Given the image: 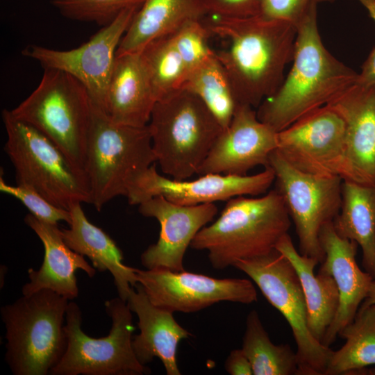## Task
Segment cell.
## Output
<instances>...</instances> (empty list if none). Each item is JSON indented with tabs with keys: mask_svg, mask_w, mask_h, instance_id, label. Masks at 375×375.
<instances>
[{
	"mask_svg": "<svg viewBox=\"0 0 375 375\" xmlns=\"http://www.w3.org/2000/svg\"><path fill=\"white\" fill-rule=\"evenodd\" d=\"M210 35L228 42L215 51L232 87L237 105L258 108L282 84L287 65L294 58L297 28L261 16L212 17L205 23Z\"/></svg>",
	"mask_w": 375,
	"mask_h": 375,
	"instance_id": "obj_1",
	"label": "cell"
},
{
	"mask_svg": "<svg viewBox=\"0 0 375 375\" xmlns=\"http://www.w3.org/2000/svg\"><path fill=\"white\" fill-rule=\"evenodd\" d=\"M313 6L297 26L292 65L277 91L258 107V119L276 132L323 107L356 83L358 73L324 45Z\"/></svg>",
	"mask_w": 375,
	"mask_h": 375,
	"instance_id": "obj_2",
	"label": "cell"
},
{
	"mask_svg": "<svg viewBox=\"0 0 375 375\" xmlns=\"http://www.w3.org/2000/svg\"><path fill=\"white\" fill-rule=\"evenodd\" d=\"M156 162L148 125L116 123L92 102L84 168L90 204L99 211L118 196L128 199Z\"/></svg>",
	"mask_w": 375,
	"mask_h": 375,
	"instance_id": "obj_3",
	"label": "cell"
},
{
	"mask_svg": "<svg viewBox=\"0 0 375 375\" xmlns=\"http://www.w3.org/2000/svg\"><path fill=\"white\" fill-rule=\"evenodd\" d=\"M290 226V217L276 189L258 198L235 197L228 200L213 223L198 232L190 247L206 251L212 267L223 269L272 252Z\"/></svg>",
	"mask_w": 375,
	"mask_h": 375,
	"instance_id": "obj_4",
	"label": "cell"
},
{
	"mask_svg": "<svg viewBox=\"0 0 375 375\" xmlns=\"http://www.w3.org/2000/svg\"><path fill=\"white\" fill-rule=\"evenodd\" d=\"M69 302L51 290H41L1 308L5 359L13 374H50L66 350Z\"/></svg>",
	"mask_w": 375,
	"mask_h": 375,
	"instance_id": "obj_5",
	"label": "cell"
},
{
	"mask_svg": "<svg viewBox=\"0 0 375 375\" xmlns=\"http://www.w3.org/2000/svg\"><path fill=\"white\" fill-rule=\"evenodd\" d=\"M148 126L156 162L176 181L197 174L224 130L201 99L183 89L156 103Z\"/></svg>",
	"mask_w": 375,
	"mask_h": 375,
	"instance_id": "obj_6",
	"label": "cell"
},
{
	"mask_svg": "<svg viewBox=\"0 0 375 375\" xmlns=\"http://www.w3.org/2000/svg\"><path fill=\"white\" fill-rule=\"evenodd\" d=\"M7 140L4 151L15 170L17 185L29 187L52 204L69 210L90 203L87 178L49 138L33 126L2 111Z\"/></svg>",
	"mask_w": 375,
	"mask_h": 375,
	"instance_id": "obj_7",
	"label": "cell"
},
{
	"mask_svg": "<svg viewBox=\"0 0 375 375\" xmlns=\"http://www.w3.org/2000/svg\"><path fill=\"white\" fill-rule=\"evenodd\" d=\"M44 69L38 87L10 111L16 118L49 138L85 175V158L92 115L90 94L69 74Z\"/></svg>",
	"mask_w": 375,
	"mask_h": 375,
	"instance_id": "obj_8",
	"label": "cell"
},
{
	"mask_svg": "<svg viewBox=\"0 0 375 375\" xmlns=\"http://www.w3.org/2000/svg\"><path fill=\"white\" fill-rule=\"evenodd\" d=\"M111 318L108 335L94 338L81 328L79 306L69 301L65 316L67 344L51 375H143L151 373L137 358L133 348L132 311L126 301L115 297L105 302Z\"/></svg>",
	"mask_w": 375,
	"mask_h": 375,
	"instance_id": "obj_9",
	"label": "cell"
},
{
	"mask_svg": "<svg viewBox=\"0 0 375 375\" xmlns=\"http://www.w3.org/2000/svg\"><path fill=\"white\" fill-rule=\"evenodd\" d=\"M233 267L245 273L289 324L297 344L299 375H324L333 350L312 335L300 279L290 260L276 249Z\"/></svg>",
	"mask_w": 375,
	"mask_h": 375,
	"instance_id": "obj_10",
	"label": "cell"
},
{
	"mask_svg": "<svg viewBox=\"0 0 375 375\" xmlns=\"http://www.w3.org/2000/svg\"><path fill=\"white\" fill-rule=\"evenodd\" d=\"M268 166L274 172L275 189L294 224L299 253L322 262L325 253L319 233L340 212L343 179L303 172L285 161L276 149L270 155Z\"/></svg>",
	"mask_w": 375,
	"mask_h": 375,
	"instance_id": "obj_11",
	"label": "cell"
},
{
	"mask_svg": "<svg viewBox=\"0 0 375 375\" xmlns=\"http://www.w3.org/2000/svg\"><path fill=\"white\" fill-rule=\"evenodd\" d=\"M277 142L276 151L294 168L349 181L345 124L328 105L278 132Z\"/></svg>",
	"mask_w": 375,
	"mask_h": 375,
	"instance_id": "obj_12",
	"label": "cell"
},
{
	"mask_svg": "<svg viewBox=\"0 0 375 375\" xmlns=\"http://www.w3.org/2000/svg\"><path fill=\"white\" fill-rule=\"evenodd\" d=\"M139 8L123 10L102 26L88 41L69 50H57L30 44L22 54L38 61L44 69L65 72L87 89L92 103L105 110L108 83L122 38Z\"/></svg>",
	"mask_w": 375,
	"mask_h": 375,
	"instance_id": "obj_13",
	"label": "cell"
},
{
	"mask_svg": "<svg viewBox=\"0 0 375 375\" xmlns=\"http://www.w3.org/2000/svg\"><path fill=\"white\" fill-rule=\"evenodd\" d=\"M151 302L172 312H194L221 301L249 304L257 301L256 290L247 278H217L164 268L136 269Z\"/></svg>",
	"mask_w": 375,
	"mask_h": 375,
	"instance_id": "obj_14",
	"label": "cell"
},
{
	"mask_svg": "<svg viewBox=\"0 0 375 375\" xmlns=\"http://www.w3.org/2000/svg\"><path fill=\"white\" fill-rule=\"evenodd\" d=\"M201 176L192 181H176L160 175L153 165L139 180L128 198V203L139 205L158 195L185 206L228 201L235 197L264 193L275 181V174L270 166L251 176L222 174Z\"/></svg>",
	"mask_w": 375,
	"mask_h": 375,
	"instance_id": "obj_15",
	"label": "cell"
},
{
	"mask_svg": "<svg viewBox=\"0 0 375 375\" xmlns=\"http://www.w3.org/2000/svg\"><path fill=\"white\" fill-rule=\"evenodd\" d=\"M277 133L261 122L253 108L237 105L229 125L219 135L197 174L244 176L259 165H269L277 149Z\"/></svg>",
	"mask_w": 375,
	"mask_h": 375,
	"instance_id": "obj_16",
	"label": "cell"
},
{
	"mask_svg": "<svg viewBox=\"0 0 375 375\" xmlns=\"http://www.w3.org/2000/svg\"><path fill=\"white\" fill-rule=\"evenodd\" d=\"M138 206L142 215L155 218L160 226L157 242L141 254L142 265L147 269L164 268L176 272L184 270L183 258L188 247L218 211L213 203L180 205L162 195Z\"/></svg>",
	"mask_w": 375,
	"mask_h": 375,
	"instance_id": "obj_17",
	"label": "cell"
},
{
	"mask_svg": "<svg viewBox=\"0 0 375 375\" xmlns=\"http://www.w3.org/2000/svg\"><path fill=\"white\" fill-rule=\"evenodd\" d=\"M319 242L325 258L319 270L332 276L340 295L336 315L322 341L324 345L329 347L340 331L353 320L374 278L369 273L362 271L356 262L358 244L340 237L333 222L322 228Z\"/></svg>",
	"mask_w": 375,
	"mask_h": 375,
	"instance_id": "obj_18",
	"label": "cell"
},
{
	"mask_svg": "<svg viewBox=\"0 0 375 375\" xmlns=\"http://www.w3.org/2000/svg\"><path fill=\"white\" fill-rule=\"evenodd\" d=\"M327 105L345 124L349 181L375 186V85L356 83Z\"/></svg>",
	"mask_w": 375,
	"mask_h": 375,
	"instance_id": "obj_19",
	"label": "cell"
},
{
	"mask_svg": "<svg viewBox=\"0 0 375 375\" xmlns=\"http://www.w3.org/2000/svg\"><path fill=\"white\" fill-rule=\"evenodd\" d=\"M24 222L43 244L44 256L40 269H28L29 281L23 285L22 294L51 290L72 301L78 295L76 271L81 269L93 278L96 269L86 261L85 256L67 245L57 224L45 222L31 213L25 216Z\"/></svg>",
	"mask_w": 375,
	"mask_h": 375,
	"instance_id": "obj_20",
	"label": "cell"
},
{
	"mask_svg": "<svg viewBox=\"0 0 375 375\" xmlns=\"http://www.w3.org/2000/svg\"><path fill=\"white\" fill-rule=\"evenodd\" d=\"M126 302L138 317L140 333L133 337L132 342L138 360L146 365L158 358L167 375H180L178 345L192 333L175 320L174 312L153 304L139 283L131 289Z\"/></svg>",
	"mask_w": 375,
	"mask_h": 375,
	"instance_id": "obj_21",
	"label": "cell"
},
{
	"mask_svg": "<svg viewBox=\"0 0 375 375\" xmlns=\"http://www.w3.org/2000/svg\"><path fill=\"white\" fill-rule=\"evenodd\" d=\"M157 102L141 53L116 55L105 111L116 123L147 126Z\"/></svg>",
	"mask_w": 375,
	"mask_h": 375,
	"instance_id": "obj_22",
	"label": "cell"
},
{
	"mask_svg": "<svg viewBox=\"0 0 375 375\" xmlns=\"http://www.w3.org/2000/svg\"><path fill=\"white\" fill-rule=\"evenodd\" d=\"M81 204L76 202L70 206L69 228H60L62 239L73 251L88 257L96 270L108 271L112 276L118 297L126 301L138 283L136 268L123 263L121 249L109 235L88 220Z\"/></svg>",
	"mask_w": 375,
	"mask_h": 375,
	"instance_id": "obj_23",
	"label": "cell"
},
{
	"mask_svg": "<svg viewBox=\"0 0 375 375\" xmlns=\"http://www.w3.org/2000/svg\"><path fill=\"white\" fill-rule=\"evenodd\" d=\"M275 249L294 267L306 302L310 331L322 342L339 306L340 295L335 281L331 275L322 271L315 274V267L319 262L315 258L301 255L288 233L281 238Z\"/></svg>",
	"mask_w": 375,
	"mask_h": 375,
	"instance_id": "obj_24",
	"label": "cell"
},
{
	"mask_svg": "<svg viewBox=\"0 0 375 375\" xmlns=\"http://www.w3.org/2000/svg\"><path fill=\"white\" fill-rule=\"evenodd\" d=\"M206 15L201 0H144L121 40L116 55L141 51L152 40L174 33Z\"/></svg>",
	"mask_w": 375,
	"mask_h": 375,
	"instance_id": "obj_25",
	"label": "cell"
},
{
	"mask_svg": "<svg viewBox=\"0 0 375 375\" xmlns=\"http://www.w3.org/2000/svg\"><path fill=\"white\" fill-rule=\"evenodd\" d=\"M333 223L340 237L360 247L363 268L375 278V186L343 180L341 207Z\"/></svg>",
	"mask_w": 375,
	"mask_h": 375,
	"instance_id": "obj_26",
	"label": "cell"
},
{
	"mask_svg": "<svg viewBox=\"0 0 375 375\" xmlns=\"http://www.w3.org/2000/svg\"><path fill=\"white\" fill-rule=\"evenodd\" d=\"M339 335L345 343L333 351L324 375L355 374L375 365V304L362 303Z\"/></svg>",
	"mask_w": 375,
	"mask_h": 375,
	"instance_id": "obj_27",
	"label": "cell"
},
{
	"mask_svg": "<svg viewBox=\"0 0 375 375\" xmlns=\"http://www.w3.org/2000/svg\"><path fill=\"white\" fill-rule=\"evenodd\" d=\"M178 89L200 98L224 129L229 125L237 104L229 79L215 51L187 73Z\"/></svg>",
	"mask_w": 375,
	"mask_h": 375,
	"instance_id": "obj_28",
	"label": "cell"
},
{
	"mask_svg": "<svg viewBox=\"0 0 375 375\" xmlns=\"http://www.w3.org/2000/svg\"><path fill=\"white\" fill-rule=\"evenodd\" d=\"M242 349L254 375H299L297 352L288 344H275L270 340L255 310L247 317Z\"/></svg>",
	"mask_w": 375,
	"mask_h": 375,
	"instance_id": "obj_29",
	"label": "cell"
},
{
	"mask_svg": "<svg viewBox=\"0 0 375 375\" xmlns=\"http://www.w3.org/2000/svg\"><path fill=\"white\" fill-rule=\"evenodd\" d=\"M140 53L157 101L178 89L185 69L171 35L152 40Z\"/></svg>",
	"mask_w": 375,
	"mask_h": 375,
	"instance_id": "obj_30",
	"label": "cell"
},
{
	"mask_svg": "<svg viewBox=\"0 0 375 375\" xmlns=\"http://www.w3.org/2000/svg\"><path fill=\"white\" fill-rule=\"evenodd\" d=\"M144 0H52V5L69 19L94 22L104 26L123 10L140 8Z\"/></svg>",
	"mask_w": 375,
	"mask_h": 375,
	"instance_id": "obj_31",
	"label": "cell"
},
{
	"mask_svg": "<svg viewBox=\"0 0 375 375\" xmlns=\"http://www.w3.org/2000/svg\"><path fill=\"white\" fill-rule=\"evenodd\" d=\"M171 35L185 75L215 52L208 45L211 35L202 19L186 23Z\"/></svg>",
	"mask_w": 375,
	"mask_h": 375,
	"instance_id": "obj_32",
	"label": "cell"
},
{
	"mask_svg": "<svg viewBox=\"0 0 375 375\" xmlns=\"http://www.w3.org/2000/svg\"><path fill=\"white\" fill-rule=\"evenodd\" d=\"M0 190L19 200L29 210L31 214L40 220L57 225L62 221L69 224L71 221L69 210L52 204L29 187L17 184L10 185L1 177Z\"/></svg>",
	"mask_w": 375,
	"mask_h": 375,
	"instance_id": "obj_33",
	"label": "cell"
},
{
	"mask_svg": "<svg viewBox=\"0 0 375 375\" xmlns=\"http://www.w3.org/2000/svg\"><path fill=\"white\" fill-rule=\"evenodd\" d=\"M318 0H262L259 16L283 20L297 25Z\"/></svg>",
	"mask_w": 375,
	"mask_h": 375,
	"instance_id": "obj_34",
	"label": "cell"
},
{
	"mask_svg": "<svg viewBox=\"0 0 375 375\" xmlns=\"http://www.w3.org/2000/svg\"><path fill=\"white\" fill-rule=\"evenodd\" d=\"M262 0H201L206 15L222 18L259 16Z\"/></svg>",
	"mask_w": 375,
	"mask_h": 375,
	"instance_id": "obj_35",
	"label": "cell"
},
{
	"mask_svg": "<svg viewBox=\"0 0 375 375\" xmlns=\"http://www.w3.org/2000/svg\"><path fill=\"white\" fill-rule=\"evenodd\" d=\"M224 368L231 375H252L251 365L242 349L232 350L226 359Z\"/></svg>",
	"mask_w": 375,
	"mask_h": 375,
	"instance_id": "obj_36",
	"label": "cell"
},
{
	"mask_svg": "<svg viewBox=\"0 0 375 375\" xmlns=\"http://www.w3.org/2000/svg\"><path fill=\"white\" fill-rule=\"evenodd\" d=\"M356 83L369 86L375 85V49L364 62L360 74H358Z\"/></svg>",
	"mask_w": 375,
	"mask_h": 375,
	"instance_id": "obj_37",
	"label": "cell"
},
{
	"mask_svg": "<svg viewBox=\"0 0 375 375\" xmlns=\"http://www.w3.org/2000/svg\"><path fill=\"white\" fill-rule=\"evenodd\" d=\"M367 10L372 18L375 21V0H358Z\"/></svg>",
	"mask_w": 375,
	"mask_h": 375,
	"instance_id": "obj_38",
	"label": "cell"
},
{
	"mask_svg": "<svg viewBox=\"0 0 375 375\" xmlns=\"http://www.w3.org/2000/svg\"><path fill=\"white\" fill-rule=\"evenodd\" d=\"M362 303L367 304H375V278L373 279L367 296L366 299L362 301Z\"/></svg>",
	"mask_w": 375,
	"mask_h": 375,
	"instance_id": "obj_39",
	"label": "cell"
},
{
	"mask_svg": "<svg viewBox=\"0 0 375 375\" xmlns=\"http://www.w3.org/2000/svg\"><path fill=\"white\" fill-rule=\"evenodd\" d=\"M333 0H318V2L321 1H332Z\"/></svg>",
	"mask_w": 375,
	"mask_h": 375,
	"instance_id": "obj_40",
	"label": "cell"
}]
</instances>
